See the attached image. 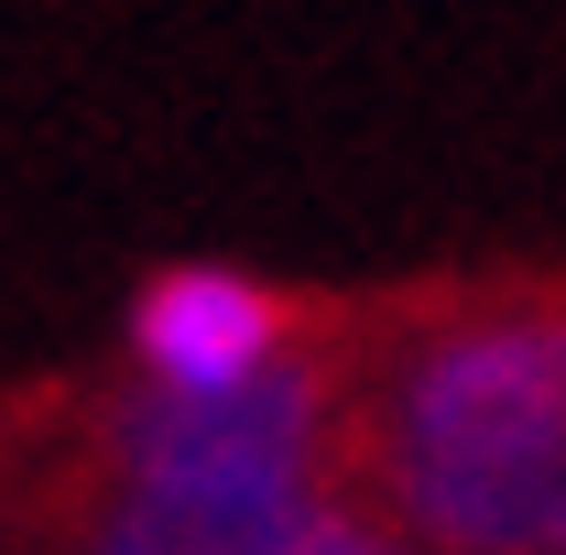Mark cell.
Segmentation results:
<instances>
[{
  "label": "cell",
  "instance_id": "5b68a950",
  "mask_svg": "<svg viewBox=\"0 0 566 555\" xmlns=\"http://www.w3.org/2000/svg\"><path fill=\"white\" fill-rule=\"evenodd\" d=\"M316 555H403V545H392L381 523H359L349 501H338V512H327V534H316Z\"/></svg>",
  "mask_w": 566,
  "mask_h": 555
},
{
  "label": "cell",
  "instance_id": "7a4b0ae2",
  "mask_svg": "<svg viewBox=\"0 0 566 555\" xmlns=\"http://www.w3.org/2000/svg\"><path fill=\"white\" fill-rule=\"evenodd\" d=\"M327 447H338V316L316 348H294L229 392L132 381L87 404L76 469L98 480H327Z\"/></svg>",
  "mask_w": 566,
  "mask_h": 555
},
{
  "label": "cell",
  "instance_id": "8992f818",
  "mask_svg": "<svg viewBox=\"0 0 566 555\" xmlns=\"http://www.w3.org/2000/svg\"><path fill=\"white\" fill-rule=\"evenodd\" d=\"M76 555H132V545H120V534H98V523H87V545H76Z\"/></svg>",
  "mask_w": 566,
  "mask_h": 555
},
{
  "label": "cell",
  "instance_id": "277c9868",
  "mask_svg": "<svg viewBox=\"0 0 566 555\" xmlns=\"http://www.w3.org/2000/svg\"><path fill=\"white\" fill-rule=\"evenodd\" d=\"M76 480H98V469H76ZM327 512H338L327 480H98L87 523L120 534L132 555H316Z\"/></svg>",
  "mask_w": 566,
  "mask_h": 555
},
{
  "label": "cell",
  "instance_id": "3957f363",
  "mask_svg": "<svg viewBox=\"0 0 566 555\" xmlns=\"http://www.w3.org/2000/svg\"><path fill=\"white\" fill-rule=\"evenodd\" d=\"M327 316L338 305L273 294V283L218 273V262H175V273L142 283V305H132V370L142 381H175V392H229V381L294 359V348H316Z\"/></svg>",
  "mask_w": 566,
  "mask_h": 555
},
{
  "label": "cell",
  "instance_id": "6da1fadb",
  "mask_svg": "<svg viewBox=\"0 0 566 555\" xmlns=\"http://www.w3.org/2000/svg\"><path fill=\"white\" fill-rule=\"evenodd\" d=\"M327 490L415 555H566V273L338 305Z\"/></svg>",
  "mask_w": 566,
  "mask_h": 555
}]
</instances>
